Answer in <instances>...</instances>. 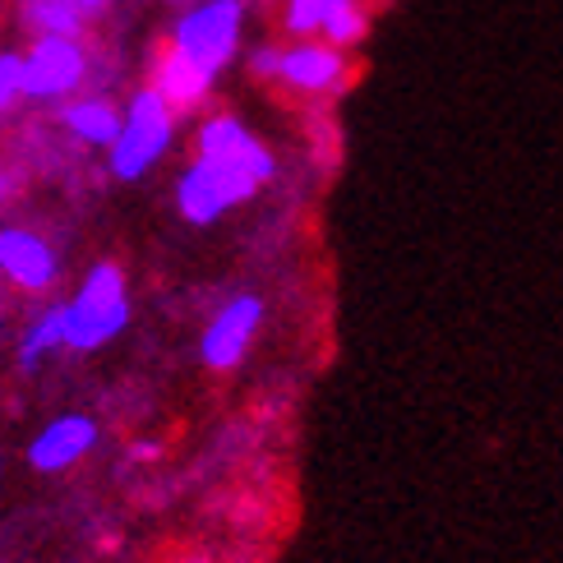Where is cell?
Masks as SVG:
<instances>
[{
    "label": "cell",
    "instance_id": "cell-20",
    "mask_svg": "<svg viewBox=\"0 0 563 563\" xmlns=\"http://www.w3.org/2000/svg\"><path fill=\"white\" fill-rule=\"evenodd\" d=\"M190 563H203V559H190Z\"/></svg>",
    "mask_w": 563,
    "mask_h": 563
},
{
    "label": "cell",
    "instance_id": "cell-11",
    "mask_svg": "<svg viewBox=\"0 0 563 563\" xmlns=\"http://www.w3.org/2000/svg\"><path fill=\"white\" fill-rule=\"evenodd\" d=\"M213 79H218V75H208V69L195 65L190 56H180L176 46H167V52H162V60H157V69H153V88L162 92V98H167L172 111L199 107V102L208 98V88H213Z\"/></svg>",
    "mask_w": 563,
    "mask_h": 563
},
{
    "label": "cell",
    "instance_id": "cell-13",
    "mask_svg": "<svg viewBox=\"0 0 563 563\" xmlns=\"http://www.w3.org/2000/svg\"><path fill=\"white\" fill-rule=\"evenodd\" d=\"M60 121H65V130L75 139H84V144L111 148L115 130H121V111H115L107 98H79V102H69L60 111Z\"/></svg>",
    "mask_w": 563,
    "mask_h": 563
},
{
    "label": "cell",
    "instance_id": "cell-2",
    "mask_svg": "<svg viewBox=\"0 0 563 563\" xmlns=\"http://www.w3.org/2000/svg\"><path fill=\"white\" fill-rule=\"evenodd\" d=\"M172 130H176V111L167 107V98L153 84L139 88L121 115V130L111 139V172L121 180H139L172 148Z\"/></svg>",
    "mask_w": 563,
    "mask_h": 563
},
{
    "label": "cell",
    "instance_id": "cell-19",
    "mask_svg": "<svg viewBox=\"0 0 563 563\" xmlns=\"http://www.w3.org/2000/svg\"><path fill=\"white\" fill-rule=\"evenodd\" d=\"M0 195H5V176H0Z\"/></svg>",
    "mask_w": 563,
    "mask_h": 563
},
{
    "label": "cell",
    "instance_id": "cell-6",
    "mask_svg": "<svg viewBox=\"0 0 563 563\" xmlns=\"http://www.w3.org/2000/svg\"><path fill=\"white\" fill-rule=\"evenodd\" d=\"M264 323V300L260 296H236L227 310L208 323L203 333V365L208 369H236L245 361V351Z\"/></svg>",
    "mask_w": 563,
    "mask_h": 563
},
{
    "label": "cell",
    "instance_id": "cell-3",
    "mask_svg": "<svg viewBox=\"0 0 563 563\" xmlns=\"http://www.w3.org/2000/svg\"><path fill=\"white\" fill-rule=\"evenodd\" d=\"M241 19H245L241 0H203L190 14H180V23L172 29V46L195 65H203L208 75H218L241 46Z\"/></svg>",
    "mask_w": 563,
    "mask_h": 563
},
{
    "label": "cell",
    "instance_id": "cell-1",
    "mask_svg": "<svg viewBox=\"0 0 563 563\" xmlns=\"http://www.w3.org/2000/svg\"><path fill=\"white\" fill-rule=\"evenodd\" d=\"M125 323H130V296H125V277L115 264H98L84 277L79 296L60 305V333H65V346H75V351H92L111 342Z\"/></svg>",
    "mask_w": 563,
    "mask_h": 563
},
{
    "label": "cell",
    "instance_id": "cell-18",
    "mask_svg": "<svg viewBox=\"0 0 563 563\" xmlns=\"http://www.w3.org/2000/svg\"><path fill=\"white\" fill-rule=\"evenodd\" d=\"M277 46H260V52H254L250 56V69H254V75H260V79H277Z\"/></svg>",
    "mask_w": 563,
    "mask_h": 563
},
{
    "label": "cell",
    "instance_id": "cell-16",
    "mask_svg": "<svg viewBox=\"0 0 563 563\" xmlns=\"http://www.w3.org/2000/svg\"><path fill=\"white\" fill-rule=\"evenodd\" d=\"M338 5H346V0H287L282 23H287V33H296V37H314Z\"/></svg>",
    "mask_w": 563,
    "mask_h": 563
},
{
    "label": "cell",
    "instance_id": "cell-4",
    "mask_svg": "<svg viewBox=\"0 0 563 563\" xmlns=\"http://www.w3.org/2000/svg\"><path fill=\"white\" fill-rule=\"evenodd\" d=\"M254 190H260V180L250 172L231 167V162H218V157H195L190 167H185V176L176 180V203L195 227H208V222H218L227 208L254 199Z\"/></svg>",
    "mask_w": 563,
    "mask_h": 563
},
{
    "label": "cell",
    "instance_id": "cell-9",
    "mask_svg": "<svg viewBox=\"0 0 563 563\" xmlns=\"http://www.w3.org/2000/svg\"><path fill=\"white\" fill-rule=\"evenodd\" d=\"M0 273L23 291H46L56 282V254L33 231L5 227L0 231Z\"/></svg>",
    "mask_w": 563,
    "mask_h": 563
},
{
    "label": "cell",
    "instance_id": "cell-10",
    "mask_svg": "<svg viewBox=\"0 0 563 563\" xmlns=\"http://www.w3.org/2000/svg\"><path fill=\"white\" fill-rule=\"evenodd\" d=\"M92 443H98V426L88 416H60L29 443V462H33V472H65Z\"/></svg>",
    "mask_w": 563,
    "mask_h": 563
},
{
    "label": "cell",
    "instance_id": "cell-8",
    "mask_svg": "<svg viewBox=\"0 0 563 563\" xmlns=\"http://www.w3.org/2000/svg\"><path fill=\"white\" fill-rule=\"evenodd\" d=\"M199 157L231 162V167L250 172L260 185L273 180V172H277L273 153H268L241 121H236V115H213V121H203V130H199Z\"/></svg>",
    "mask_w": 563,
    "mask_h": 563
},
{
    "label": "cell",
    "instance_id": "cell-15",
    "mask_svg": "<svg viewBox=\"0 0 563 563\" xmlns=\"http://www.w3.org/2000/svg\"><path fill=\"white\" fill-rule=\"evenodd\" d=\"M319 33H323V42H333V46H356L369 33V14H365L361 0H346V5H338L333 14H328V23Z\"/></svg>",
    "mask_w": 563,
    "mask_h": 563
},
{
    "label": "cell",
    "instance_id": "cell-5",
    "mask_svg": "<svg viewBox=\"0 0 563 563\" xmlns=\"http://www.w3.org/2000/svg\"><path fill=\"white\" fill-rule=\"evenodd\" d=\"M88 75V56L79 37H60V33H37L33 46L23 52V98L33 102H56L69 98Z\"/></svg>",
    "mask_w": 563,
    "mask_h": 563
},
{
    "label": "cell",
    "instance_id": "cell-7",
    "mask_svg": "<svg viewBox=\"0 0 563 563\" xmlns=\"http://www.w3.org/2000/svg\"><path fill=\"white\" fill-rule=\"evenodd\" d=\"M277 79L296 92H333L346 84V56L333 42L300 37L296 46L277 56Z\"/></svg>",
    "mask_w": 563,
    "mask_h": 563
},
{
    "label": "cell",
    "instance_id": "cell-14",
    "mask_svg": "<svg viewBox=\"0 0 563 563\" xmlns=\"http://www.w3.org/2000/svg\"><path fill=\"white\" fill-rule=\"evenodd\" d=\"M56 346H65V333H60V310L52 314H42L29 333H23V346H19V365L23 369H33L42 356H52Z\"/></svg>",
    "mask_w": 563,
    "mask_h": 563
},
{
    "label": "cell",
    "instance_id": "cell-17",
    "mask_svg": "<svg viewBox=\"0 0 563 563\" xmlns=\"http://www.w3.org/2000/svg\"><path fill=\"white\" fill-rule=\"evenodd\" d=\"M23 98V52H0V115Z\"/></svg>",
    "mask_w": 563,
    "mask_h": 563
},
{
    "label": "cell",
    "instance_id": "cell-12",
    "mask_svg": "<svg viewBox=\"0 0 563 563\" xmlns=\"http://www.w3.org/2000/svg\"><path fill=\"white\" fill-rule=\"evenodd\" d=\"M111 0H23V23L33 33H60L79 37L92 19L107 14Z\"/></svg>",
    "mask_w": 563,
    "mask_h": 563
}]
</instances>
